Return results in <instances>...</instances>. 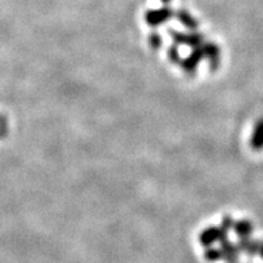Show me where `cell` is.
<instances>
[{"label": "cell", "mask_w": 263, "mask_h": 263, "mask_svg": "<svg viewBox=\"0 0 263 263\" xmlns=\"http://www.w3.org/2000/svg\"><path fill=\"white\" fill-rule=\"evenodd\" d=\"M253 146L254 148H263V119L259 120V123L255 127V133L253 138Z\"/></svg>", "instance_id": "obj_1"}, {"label": "cell", "mask_w": 263, "mask_h": 263, "mask_svg": "<svg viewBox=\"0 0 263 263\" xmlns=\"http://www.w3.org/2000/svg\"><path fill=\"white\" fill-rule=\"evenodd\" d=\"M238 251L235 247L230 246V245H226L224 246V258L229 263H235L237 262V258H238Z\"/></svg>", "instance_id": "obj_2"}, {"label": "cell", "mask_w": 263, "mask_h": 263, "mask_svg": "<svg viewBox=\"0 0 263 263\" xmlns=\"http://www.w3.org/2000/svg\"><path fill=\"white\" fill-rule=\"evenodd\" d=\"M206 258L209 260H217L220 258V254H219V251H217V250H210V251H207Z\"/></svg>", "instance_id": "obj_3"}, {"label": "cell", "mask_w": 263, "mask_h": 263, "mask_svg": "<svg viewBox=\"0 0 263 263\" xmlns=\"http://www.w3.org/2000/svg\"><path fill=\"white\" fill-rule=\"evenodd\" d=\"M260 255H262V258H263V245H262V246H260Z\"/></svg>", "instance_id": "obj_4"}]
</instances>
